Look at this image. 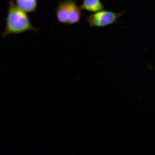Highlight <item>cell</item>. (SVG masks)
Returning a JSON list of instances; mask_svg holds the SVG:
<instances>
[{"instance_id":"obj_1","label":"cell","mask_w":155,"mask_h":155,"mask_svg":"<svg viewBox=\"0 0 155 155\" xmlns=\"http://www.w3.org/2000/svg\"><path fill=\"white\" fill-rule=\"evenodd\" d=\"M27 13L17 6L13 0L9 2L2 37L23 33L28 31H38V29L32 25Z\"/></svg>"},{"instance_id":"obj_2","label":"cell","mask_w":155,"mask_h":155,"mask_svg":"<svg viewBox=\"0 0 155 155\" xmlns=\"http://www.w3.org/2000/svg\"><path fill=\"white\" fill-rule=\"evenodd\" d=\"M124 13L115 12L110 11L102 10L88 15L86 20L90 27H104L117 23L118 19Z\"/></svg>"},{"instance_id":"obj_3","label":"cell","mask_w":155,"mask_h":155,"mask_svg":"<svg viewBox=\"0 0 155 155\" xmlns=\"http://www.w3.org/2000/svg\"><path fill=\"white\" fill-rule=\"evenodd\" d=\"M68 12V25L78 23L81 17V10L78 7L75 0H67Z\"/></svg>"},{"instance_id":"obj_4","label":"cell","mask_w":155,"mask_h":155,"mask_svg":"<svg viewBox=\"0 0 155 155\" xmlns=\"http://www.w3.org/2000/svg\"><path fill=\"white\" fill-rule=\"evenodd\" d=\"M57 20L61 24H68V12L67 1L59 2L56 8Z\"/></svg>"},{"instance_id":"obj_5","label":"cell","mask_w":155,"mask_h":155,"mask_svg":"<svg viewBox=\"0 0 155 155\" xmlns=\"http://www.w3.org/2000/svg\"><path fill=\"white\" fill-rule=\"evenodd\" d=\"M79 8L81 11L94 13L104 9V7L101 0H84Z\"/></svg>"},{"instance_id":"obj_6","label":"cell","mask_w":155,"mask_h":155,"mask_svg":"<svg viewBox=\"0 0 155 155\" xmlns=\"http://www.w3.org/2000/svg\"><path fill=\"white\" fill-rule=\"evenodd\" d=\"M15 3L26 13H34L37 8V0H15Z\"/></svg>"}]
</instances>
